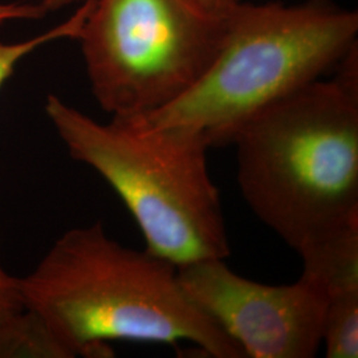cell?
I'll return each mask as SVG.
<instances>
[{
	"instance_id": "cell-1",
	"label": "cell",
	"mask_w": 358,
	"mask_h": 358,
	"mask_svg": "<svg viewBox=\"0 0 358 358\" xmlns=\"http://www.w3.org/2000/svg\"><path fill=\"white\" fill-rule=\"evenodd\" d=\"M17 280L27 312L64 358L109 357L112 341H189L210 357H245L183 291L176 266L115 242L100 222L64 232Z\"/></svg>"
},
{
	"instance_id": "cell-2",
	"label": "cell",
	"mask_w": 358,
	"mask_h": 358,
	"mask_svg": "<svg viewBox=\"0 0 358 358\" xmlns=\"http://www.w3.org/2000/svg\"><path fill=\"white\" fill-rule=\"evenodd\" d=\"M235 134L244 201L297 254L358 226L357 48Z\"/></svg>"
},
{
	"instance_id": "cell-3",
	"label": "cell",
	"mask_w": 358,
	"mask_h": 358,
	"mask_svg": "<svg viewBox=\"0 0 358 358\" xmlns=\"http://www.w3.org/2000/svg\"><path fill=\"white\" fill-rule=\"evenodd\" d=\"M45 113L73 159L92 167L136 219L146 250L177 268L226 259L230 243L205 136L138 117L106 124L51 94Z\"/></svg>"
},
{
	"instance_id": "cell-4",
	"label": "cell",
	"mask_w": 358,
	"mask_h": 358,
	"mask_svg": "<svg viewBox=\"0 0 358 358\" xmlns=\"http://www.w3.org/2000/svg\"><path fill=\"white\" fill-rule=\"evenodd\" d=\"M358 13L329 0L231 8L222 44L205 73L176 101L150 115L153 127L202 133L210 146L231 145L254 115L319 80L357 48Z\"/></svg>"
},
{
	"instance_id": "cell-5",
	"label": "cell",
	"mask_w": 358,
	"mask_h": 358,
	"mask_svg": "<svg viewBox=\"0 0 358 358\" xmlns=\"http://www.w3.org/2000/svg\"><path fill=\"white\" fill-rule=\"evenodd\" d=\"M231 8L195 0H92L77 38L103 112L150 115L186 93L215 57Z\"/></svg>"
},
{
	"instance_id": "cell-6",
	"label": "cell",
	"mask_w": 358,
	"mask_h": 358,
	"mask_svg": "<svg viewBox=\"0 0 358 358\" xmlns=\"http://www.w3.org/2000/svg\"><path fill=\"white\" fill-rule=\"evenodd\" d=\"M183 291L250 358H312L322 345L325 294L301 273L268 285L235 273L224 259L178 268Z\"/></svg>"
},
{
	"instance_id": "cell-7",
	"label": "cell",
	"mask_w": 358,
	"mask_h": 358,
	"mask_svg": "<svg viewBox=\"0 0 358 358\" xmlns=\"http://www.w3.org/2000/svg\"><path fill=\"white\" fill-rule=\"evenodd\" d=\"M62 358V352L24 308L17 278L0 263V358Z\"/></svg>"
},
{
	"instance_id": "cell-8",
	"label": "cell",
	"mask_w": 358,
	"mask_h": 358,
	"mask_svg": "<svg viewBox=\"0 0 358 358\" xmlns=\"http://www.w3.org/2000/svg\"><path fill=\"white\" fill-rule=\"evenodd\" d=\"M90 4H92V0L81 3V7L78 8V11L69 20H66L60 26L52 28L50 31H45L44 34H40L38 36H34L23 41H17V43L0 41V90L4 85V83L11 77L17 64L32 52L60 38H78L81 27L84 24L85 17L90 13Z\"/></svg>"
},
{
	"instance_id": "cell-9",
	"label": "cell",
	"mask_w": 358,
	"mask_h": 358,
	"mask_svg": "<svg viewBox=\"0 0 358 358\" xmlns=\"http://www.w3.org/2000/svg\"><path fill=\"white\" fill-rule=\"evenodd\" d=\"M45 15L40 4L0 3V26L11 20H34Z\"/></svg>"
},
{
	"instance_id": "cell-10",
	"label": "cell",
	"mask_w": 358,
	"mask_h": 358,
	"mask_svg": "<svg viewBox=\"0 0 358 358\" xmlns=\"http://www.w3.org/2000/svg\"><path fill=\"white\" fill-rule=\"evenodd\" d=\"M87 0H41L40 6L44 8L45 13L48 11H57L60 8H64L68 6H72V4H77V3H84Z\"/></svg>"
},
{
	"instance_id": "cell-11",
	"label": "cell",
	"mask_w": 358,
	"mask_h": 358,
	"mask_svg": "<svg viewBox=\"0 0 358 358\" xmlns=\"http://www.w3.org/2000/svg\"><path fill=\"white\" fill-rule=\"evenodd\" d=\"M199 4L205 6L207 8H213V10H227L234 7L235 4L241 3L242 0H195Z\"/></svg>"
}]
</instances>
